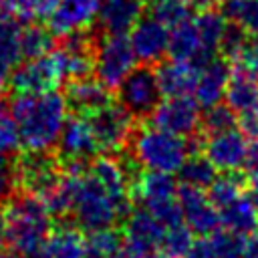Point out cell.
Returning a JSON list of instances; mask_svg holds the SVG:
<instances>
[{
  "label": "cell",
  "mask_w": 258,
  "mask_h": 258,
  "mask_svg": "<svg viewBox=\"0 0 258 258\" xmlns=\"http://www.w3.org/2000/svg\"><path fill=\"white\" fill-rule=\"evenodd\" d=\"M69 103L62 93L50 89L42 93H16L10 115L16 123L18 141L30 153L50 151L67 121Z\"/></svg>",
  "instance_id": "cell-1"
},
{
  "label": "cell",
  "mask_w": 258,
  "mask_h": 258,
  "mask_svg": "<svg viewBox=\"0 0 258 258\" xmlns=\"http://www.w3.org/2000/svg\"><path fill=\"white\" fill-rule=\"evenodd\" d=\"M62 177L69 191V214H73L77 228L85 232L115 228L129 214V202L115 198L87 171L85 163H69Z\"/></svg>",
  "instance_id": "cell-2"
},
{
  "label": "cell",
  "mask_w": 258,
  "mask_h": 258,
  "mask_svg": "<svg viewBox=\"0 0 258 258\" xmlns=\"http://www.w3.org/2000/svg\"><path fill=\"white\" fill-rule=\"evenodd\" d=\"M6 218V244L20 256H36L44 238L50 232L48 208L30 194L12 198L4 208Z\"/></svg>",
  "instance_id": "cell-3"
},
{
  "label": "cell",
  "mask_w": 258,
  "mask_h": 258,
  "mask_svg": "<svg viewBox=\"0 0 258 258\" xmlns=\"http://www.w3.org/2000/svg\"><path fill=\"white\" fill-rule=\"evenodd\" d=\"M129 143H131L133 161L141 165L145 171H159L173 175L191 155L189 139L155 125L133 131Z\"/></svg>",
  "instance_id": "cell-4"
},
{
  "label": "cell",
  "mask_w": 258,
  "mask_h": 258,
  "mask_svg": "<svg viewBox=\"0 0 258 258\" xmlns=\"http://www.w3.org/2000/svg\"><path fill=\"white\" fill-rule=\"evenodd\" d=\"M135 62L137 58L125 34H105L93 46V71L107 89H115L135 69Z\"/></svg>",
  "instance_id": "cell-5"
},
{
  "label": "cell",
  "mask_w": 258,
  "mask_h": 258,
  "mask_svg": "<svg viewBox=\"0 0 258 258\" xmlns=\"http://www.w3.org/2000/svg\"><path fill=\"white\" fill-rule=\"evenodd\" d=\"M161 97L155 71L149 64L135 67L119 85H117V99L119 105L131 117H149L157 107Z\"/></svg>",
  "instance_id": "cell-6"
},
{
  "label": "cell",
  "mask_w": 258,
  "mask_h": 258,
  "mask_svg": "<svg viewBox=\"0 0 258 258\" xmlns=\"http://www.w3.org/2000/svg\"><path fill=\"white\" fill-rule=\"evenodd\" d=\"M157 218L145 210H129L123 226V256L125 258H157V246L163 234Z\"/></svg>",
  "instance_id": "cell-7"
},
{
  "label": "cell",
  "mask_w": 258,
  "mask_h": 258,
  "mask_svg": "<svg viewBox=\"0 0 258 258\" xmlns=\"http://www.w3.org/2000/svg\"><path fill=\"white\" fill-rule=\"evenodd\" d=\"M16 169V183L24 189V194L36 196L40 202L58 185L62 177V169L54 157L48 155V151L42 153H30L24 155Z\"/></svg>",
  "instance_id": "cell-8"
},
{
  "label": "cell",
  "mask_w": 258,
  "mask_h": 258,
  "mask_svg": "<svg viewBox=\"0 0 258 258\" xmlns=\"http://www.w3.org/2000/svg\"><path fill=\"white\" fill-rule=\"evenodd\" d=\"M99 149L105 151H119L125 147L133 135V117L121 107L107 103L105 107L97 109L95 113L87 115Z\"/></svg>",
  "instance_id": "cell-9"
},
{
  "label": "cell",
  "mask_w": 258,
  "mask_h": 258,
  "mask_svg": "<svg viewBox=\"0 0 258 258\" xmlns=\"http://www.w3.org/2000/svg\"><path fill=\"white\" fill-rule=\"evenodd\" d=\"M93 46V38L87 32H75L64 36V42L50 50L60 81H73L91 75Z\"/></svg>",
  "instance_id": "cell-10"
},
{
  "label": "cell",
  "mask_w": 258,
  "mask_h": 258,
  "mask_svg": "<svg viewBox=\"0 0 258 258\" xmlns=\"http://www.w3.org/2000/svg\"><path fill=\"white\" fill-rule=\"evenodd\" d=\"M149 117L155 127H161L181 137L194 135L202 123L200 105L189 99V95L167 97L165 101H159Z\"/></svg>",
  "instance_id": "cell-11"
},
{
  "label": "cell",
  "mask_w": 258,
  "mask_h": 258,
  "mask_svg": "<svg viewBox=\"0 0 258 258\" xmlns=\"http://www.w3.org/2000/svg\"><path fill=\"white\" fill-rule=\"evenodd\" d=\"M177 202L181 208V220L194 234L208 238L220 228V212L208 198L206 189L183 183L177 189Z\"/></svg>",
  "instance_id": "cell-12"
},
{
  "label": "cell",
  "mask_w": 258,
  "mask_h": 258,
  "mask_svg": "<svg viewBox=\"0 0 258 258\" xmlns=\"http://www.w3.org/2000/svg\"><path fill=\"white\" fill-rule=\"evenodd\" d=\"M58 153L67 163H87L99 151V143L87 115L67 117L58 135Z\"/></svg>",
  "instance_id": "cell-13"
},
{
  "label": "cell",
  "mask_w": 258,
  "mask_h": 258,
  "mask_svg": "<svg viewBox=\"0 0 258 258\" xmlns=\"http://www.w3.org/2000/svg\"><path fill=\"white\" fill-rule=\"evenodd\" d=\"M169 26L155 16L139 18L129 30V44L141 64H155L167 54Z\"/></svg>",
  "instance_id": "cell-14"
},
{
  "label": "cell",
  "mask_w": 258,
  "mask_h": 258,
  "mask_svg": "<svg viewBox=\"0 0 258 258\" xmlns=\"http://www.w3.org/2000/svg\"><path fill=\"white\" fill-rule=\"evenodd\" d=\"M99 0H54L46 22L54 36L85 32L97 20Z\"/></svg>",
  "instance_id": "cell-15"
},
{
  "label": "cell",
  "mask_w": 258,
  "mask_h": 258,
  "mask_svg": "<svg viewBox=\"0 0 258 258\" xmlns=\"http://www.w3.org/2000/svg\"><path fill=\"white\" fill-rule=\"evenodd\" d=\"M246 151H248L246 135L236 127L220 133H210L208 139L204 141V155L212 161L216 169L222 171H238L240 167H244Z\"/></svg>",
  "instance_id": "cell-16"
},
{
  "label": "cell",
  "mask_w": 258,
  "mask_h": 258,
  "mask_svg": "<svg viewBox=\"0 0 258 258\" xmlns=\"http://www.w3.org/2000/svg\"><path fill=\"white\" fill-rule=\"evenodd\" d=\"M60 81L56 64L50 56V52L36 56V58H26L22 64H18L10 77V85L16 93H42L54 89Z\"/></svg>",
  "instance_id": "cell-17"
},
{
  "label": "cell",
  "mask_w": 258,
  "mask_h": 258,
  "mask_svg": "<svg viewBox=\"0 0 258 258\" xmlns=\"http://www.w3.org/2000/svg\"><path fill=\"white\" fill-rule=\"evenodd\" d=\"M230 73L232 71H230L228 62L220 60V58H210L204 64H200L198 79H196V85L191 91L194 101L202 109H208V107L222 103L228 81H230Z\"/></svg>",
  "instance_id": "cell-18"
},
{
  "label": "cell",
  "mask_w": 258,
  "mask_h": 258,
  "mask_svg": "<svg viewBox=\"0 0 258 258\" xmlns=\"http://www.w3.org/2000/svg\"><path fill=\"white\" fill-rule=\"evenodd\" d=\"M141 16V0H105L97 10V22L105 34H127Z\"/></svg>",
  "instance_id": "cell-19"
},
{
  "label": "cell",
  "mask_w": 258,
  "mask_h": 258,
  "mask_svg": "<svg viewBox=\"0 0 258 258\" xmlns=\"http://www.w3.org/2000/svg\"><path fill=\"white\" fill-rule=\"evenodd\" d=\"M167 54L173 60H185V62H196V64H204L206 60H210L204 52L194 18H185L169 28Z\"/></svg>",
  "instance_id": "cell-20"
},
{
  "label": "cell",
  "mask_w": 258,
  "mask_h": 258,
  "mask_svg": "<svg viewBox=\"0 0 258 258\" xmlns=\"http://www.w3.org/2000/svg\"><path fill=\"white\" fill-rule=\"evenodd\" d=\"M67 103L81 115H91L97 109L105 107L111 99L109 89L95 77H81V79H73L67 85V93H64Z\"/></svg>",
  "instance_id": "cell-21"
},
{
  "label": "cell",
  "mask_w": 258,
  "mask_h": 258,
  "mask_svg": "<svg viewBox=\"0 0 258 258\" xmlns=\"http://www.w3.org/2000/svg\"><path fill=\"white\" fill-rule=\"evenodd\" d=\"M224 99L226 105L236 113V117L258 113V77L242 69L232 71Z\"/></svg>",
  "instance_id": "cell-22"
},
{
  "label": "cell",
  "mask_w": 258,
  "mask_h": 258,
  "mask_svg": "<svg viewBox=\"0 0 258 258\" xmlns=\"http://www.w3.org/2000/svg\"><path fill=\"white\" fill-rule=\"evenodd\" d=\"M200 64L196 62H185V60H165L157 67L155 77L161 95L165 97H181L189 95L194 91L196 79H198Z\"/></svg>",
  "instance_id": "cell-23"
},
{
  "label": "cell",
  "mask_w": 258,
  "mask_h": 258,
  "mask_svg": "<svg viewBox=\"0 0 258 258\" xmlns=\"http://www.w3.org/2000/svg\"><path fill=\"white\" fill-rule=\"evenodd\" d=\"M85 254V236L77 226L62 224L56 230L48 232L36 258H83Z\"/></svg>",
  "instance_id": "cell-24"
},
{
  "label": "cell",
  "mask_w": 258,
  "mask_h": 258,
  "mask_svg": "<svg viewBox=\"0 0 258 258\" xmlns=\"http://www.w3.org/2000/svg\"><path fill=\"white\" fill-rule=\"evenodd\" d=\"M131 194L147 208L157 202H165L177 196V183L171 173L159 171H145L137 173L131 181Z\"/></svg>",
  "instance_id": "cell-25"
},
{
  "label": "cell",
  "mask_w": 258,
  "mask_h": 258,
  "mask_svg": "<svg viewBox=\"0 0 258 258\" xmlns=\"http://www.w3.org/2000/svg\"><path fill=\"white\" fill-rule=\"evenodd\" d=\"M20 20L8 10L4 2H0V69H14L20 58Z\"/></svg>",
  "instance_id": "cell-26"
},
{
  "label": "cell",
  "mask_w": 258,
  "mask_h": 258,
  "mask_svg": "<svg viewBox=\"0 0 258 258\" xmlns=\"http://www.w3.org/2000/svg\"><path fill=\"white\" fill-rule=\"evenodd\" d=\"M218 212H220V226L234 234L250 236L258 230V212L252 206L250 198L246 196L236 198L234 202L226 204Z\"/></svg>",
  "instance_id": "cell-27"
},
{
  "label": "cell",
  "mask_w": 258,
  "mask_h": 258,
  "mask_svg": "<svg viewBox=\"0 0 258 258\" xmlns=\"http://www.w3.org/2000/svg\"><path fill=\"white\" fill-rule=\"evenodd\" d=\"M194 24L198 28L206 56L212 58L214 52L220 50V46H222V40L228 30V18L224 16V12L206 6L202 12H198V16L194 18Z\"/></svg>",
  "instance_id": "cell-28"
},
{
  "label": "cell",
  "mask_w": 258,
  "mask_h": 258,
  "mask_svg": "<svg viewBox=\"0 0 258 258\" xmlns=\"http://www.w3.org/2000/svg\"><path fill=\"white\" fill-rule=\"evenodd\" d=\"M83 258H125L123 256V234L115 228L89 232V240H85Z\"/></svg>",
  "instance_id": "cell-29"
},
{
  "label": "cell",
  "mask_w": 258,
  "mask_h": 258,
  "mask_svg": "<svg viewBox=\"0 0 258 258\" xmlns=\"http://www.w3.org/2000/svg\"><path fill=\"white\" fill-rule=\"evenodd\" d=\"M244 189H246V181L238 171H224L222 175H216L214 181L208 185V198L220 210L226 204L234 202L236 198L244 196Z\"/></svg>",
  "instance_id": "cell-30"
},
{
  "label": "cell",
  "mask_w": 258,
  "mask_h": 258,
  "mask_svg": "<svg viewBox=\"0 0 258 258\" xmlns=\"http://www.w3.org/2000/svg\"><path fill=\"white\" fill-rule=\"evenodd\" d=\"M224 16L246 34H258V0H224Z\"/></svg>",
  "instance_id": "cell-31"
},
{
  "label": "cell",
  "mask_w": 258,
  "mask_h": 258,
  "mask_svg": "<svg viewBox=\"0 0 258 258\" xmlns=\"http://www.w3.org/2000/svg\"><path fill=\"white\" fill-rule=\"evenodd\" d=\"M177 173H179V179L185 185L200 187V189H206L214 181V177L218 175L212 161L206 155H196V153H191L183 161V165L177 169Z\"/></svg>",
  "instance_id": "cell-32"
},
{
  "label": "cell",
  "mask_w": 258,
  "mask_h": 258,
  "mask_svg": "<svg viewBox=\"0 0 258 258\" xmlns=\"http://www.w3.org/2000/svg\"><path fill=\"white\" fill-rule=\"evenodd\" d=\"M194 242V232L183 226H169L163 230L159 246H157V258H183Z\"/></svg>",
  "instance_id": "cell-33"
},
{
  "label": "cell",
  "mask_w": 258,
  "mask_h": 258,
  "mask_svg": "<svg viewBox=\"0 0 258 258\" xmlns=\"http://www.w3.org/2000/svg\"><path fill=\"white\" fill-rule=\"evenodd\" d=\"M54 34L42 26H28L20 32V52L24 58H36L52 50Z\"/></svg>",
  "instance_id": "cell-34"
},
{
  "label": "cell",
  "mask_w": 258,
  "mask_h": 258,
  "mask_svg": "<svg viewBox=\"0 0 258 258\" xmlns=\"http://www.w3.org/2000/svg\"><path fill=\"white\" fill-rule=\"evenodd\" d=\"M143 6L151 10V16L159 18L167 26H173L185 18H189L191 12V0H141Z\"/></svg>",
  "instance_id": "cell-35"
},
{
  "label": "cell",
  "mask_w": 258,
  "mask_h": 258,
  "mask_svg": "<svg viewBox=\"0 0 258 258\" xmlns=\"http://www.w3.org/2000/svg\"><path fill=\"white\" fill-rule=\"evenodd\" d=\"M54 0H6L8 10L24 22H34L40 18H46Z\"/></svg>",
  "instance_id": "cell-36"
},
{
  "label": "cell",
  "mask_w": 258,
  "mask_h": 258,
  "mask_svg": "<svg viewBox=\"0 0 258 258\" xmlns=\"http://www.w3.org/2000/svg\"><path fill=\"white\" fill-rule=\"evenodd\" d=\"M204 127V131L210 135V133H220V131H226V129H232L236 127V113L224 105V103H218L214 107H208L206 109V115L200 123Z\"/></svg>",
  "instance_id": "cell-37"
},
{
  "label": "cell",
  "mask_w": 258,
  "mask_h": 258,
  "mask_svg": "<svg viewBox=\"0 0 258 258\" xmlns=\"http://www.w3.org/2000/svg\"><path fill=\"white\" fill-rule=\"evenodd\" d=\"M234 60L238 62V69L258 77V34H250L244 38Z\"/></svg>",
  "instance_id": "cell-38"
},
{
  "label": "cell",
  "mask_w": 258,
  "mask_h": 258,
  "mask_svg": "<svg viewBox=\"0 0 258 258\" xmlns=\"http://www.w3.org/2000/svg\"><path fill=\"white\" fill-rule=\"evenodd\" d=\"M20 145L16 123L10 115V111L0 107V155H10Z\"/></svg>",
  "instance_id": "cell-39"
},
{
  "label": "cell",
  "mask_w": 258,
  "mask_h": 258,
  "mask_svg": "<svg viewBox=\"0 0 258 258\" xmlns=\"http://www.w3.org/2000/svg\"><path fill=\"white\" fill-rule=\"evenodd\" d=\"M16 183V169L10 163L8 155H0V200L6 198Z\"/></svg>",
  "instance_id": "cell-40"
},
{
  "label": "cell",
  "mask_w": 258,
  "mask_h": 258,
  "mask_svg": "<svg viewBox=\"0 0 258 258\" xmlns=\"http://www.w3.org/2000/svg\"><path fill=\"white\" fill-rule=\"evenodd\" d=\"M244 167L252 177H258V135H252V141L248 143Z\"/></svg>",
  "instance_id": "cell-41"
},
{
  "label": "cell",
  "mask_w": 258,
  "mask_h": 258,
  "mask_svg": "<svg viewBox=\"0 0 258 258\" xmlns=\"http://www.w3.org/2000/svg\"><path fill=\"white\" fill-rule=\"evenodd\" d=\"M183 258H214V250H212V244L208 238H202V240H194L187 254Z\"/></svg>",
  "instance_id": "cell-42"
},
{
  "label": "cell",
  "mask_w": 258,
  "mask_h": 258,
  "mask_svg": "<svg viewBox=\"0 0 258 258\" xmlns=\"http://www.w3.org/2000/svg\"><path fill=\"white\" fill-rule=\"evenodd\" d=\"M244 256H246V258H258V230H256L254 234L246 236Z\"/></svg>",
  "instance_id": "cell-43"
},
{
  "label": "cell",
  "mask_w": 258,
  "mask_h": 258,
  "mask_svg": "<svg viewBox=\"0 0 258 258\" xmlns=\"http://www.w3.org/2000/svg\"><path fill=\"white\" fill-rule=\"evenodd\" d=\"M250 202H252V206L256 208V212H258V177H254V181L250 183Z\"/></svg>",
  "instance_id": "cell-44"
},
{
  "label": "cell",
  "mask_w": 258,
  "mask_h": 258,
  "mask_svg": "<svg viewBox=\"0 0 258 258\" xmlns=\"http://www.w3.org/2000/svg\"><path fill=\"white\" fill-rule=\"evenodd\" d=\"M6 246V218L4 210H0V250Z\"/></svg>",
  "instance_id": "cell-45"
},
{
  "label": "cell",
  "mask_w": 258,
  "mask_h": 258,
  "mask_svg": "<svg viewBox=\"0 0 258 258\" xmlns=\"http://www.w3.org/2000/svg\"><path fill=\"white\" fill-rule=\"evenodd\" d=\"M6 87H8V79H6V73H4L2 69H0V97L4 95Z\"/></svg>",
  "instance_id": "cell-46"
},
{
  "label": "cell",
  "mask_w": 258,
  "mask_h": 258,
  "mask_svg": "<svg viewBox=\"0 0 258 258\" xmlns=\"http://www.w3.org/2000/svg\"><path fill=\"white\" fill-rule=\"evenodd\" d=\"M194 4H200V6H212V4H218V2H224V0H191Z\"/></svg>",
  "instance_id": "cell-47"
},
{
  "label": "cell",
  "mask_w": 258,
  "mask_h": 258,
  "mask_svg": "<svg viewBox=\"0 0 258 258\" xmlns=\"http://www.w3.org/2000/svg\"><path fill=\"white\" fill-rule=\"evenodd\" d=\"M0 258H24V256H20V254L14 252V250H12V252H2V250H0Z\"/></svg>",
  "instance_id": "cell-48"
}]
</instances>
